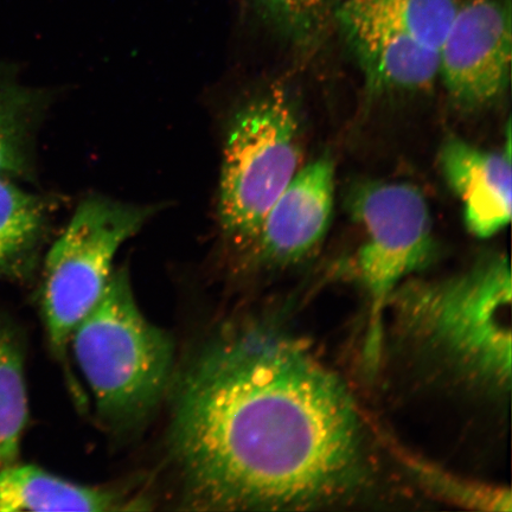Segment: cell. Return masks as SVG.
I'll use <instances>...</instances> for the list:
<instances>
[{"instance_id": "1", "label": "cell", "mask_w": 512, "mask_h": 512, "mask_svg": "<svg viewBox=\"0 0 512 512\" xmlns=\"http://www.w3.org/2000/svg\"><path fill=\"white\" fill-rule=\"evenodd\" d=\"M171 389L169 448L184 509H323L369 479L349 390L273 324L223 326Z\"/></svg>"}, {"instance_id": "2", "label": "cell", "mask_w": 512, "mask_h": 512, "mask_svg": "<svg viewBox=\"0 0 512 512\" xmlns=\"http://www.w3.org/2000/svg\"><path fill=\"white\" fill-rule=\"evenodd\" d=\"M388 307L394 336L419 361L466 388L509 393L511 273L505 256L443 280H405Z\"/></svg>"}, {"instance_id": "3", "label": "cell", "mask_w": 512, "mask_h": 512, "mask_svg": "<svg viewBox=\"0 0 512 512\" xmlns=\"http://www.w3.org/2000/svg\"><path fill=\"white\" fill-rule=\"evenodd\" d=\"M69 344L96 411L113 430L142 424L174 382V341L140 311L125 268L113 272Z\"/></svg>"}, {"instance_id": "4", "label": "cell", "mask_w": 512, "mask_h": 512, "mask_svg": "<svg viewBox=\"0 0 512 512\" xmlns=\"http://www.w3.org/2000/svg\"><path fill=\"white\" fill-rule=\"evenodd\" d=\"M300 133L293 102L281 88L248 101L230 121L219 216L223 232L238 247L249 251L268 211L300 169Z\"/></svg>"}, {"instance_id": "5", "label": "cell", "mask_w": 512, "mask_h": 512, "mask_svg": "<svg viewBox=\"0 0 512 512\" xmlns=\"http://www.w3.org/2000/svg\"><path fill=\"white\" fill-rule=\"evenodd\" d=\"M151 214L150 208L89 197L50 248L44 264L41 310L56 357L63 360L75 326L106 290L119 248Z\"/></svg>"}, {"instance_id": "6", "label": "cell", "mask_w": 512, "mask_h": 512, "mask_svg": "<svg viewBox=\"0 0 512 512\" xmlns=\"http://www.w3.org/2000/svg\"><path fill=\"white\" fill-rule=\"evenodd\" d=\"M351 209L366 233L356 262L369 303L364 357L375 370L382 354L389 299L408 275L430 260L435 248L433 220L425 195L403 182L361 185L351 197Z\"/></svg>"}, {"instance_id": "7", "label": "cell", "mask_w": 512, "mask_h": 512, "mask_svg": "<svg viewBox=\"0 0 512 512\" xmlns=\"http://www.w3.org/2000/svg\"><path fill=\"white\" fill-rule=\"evenodd\" d=\"M439 53V78L464 111L494 105L511 74V0H464Z\"/></svg>"}, {"instance_id": "8", "label": "cell", "mask_w": 512, "mask_h": 512, "mask_svg": "<svg viewBox=\"0 0 512 512\" xmlns=\"http://www.w3.org/2000/svg\"><path fill=\"white\" fill-rule=\"evenodd\" d=\"M335 190L331 157L299 169L268 211L248 252L267 266L294 265L312 255L328 233Z\"/></svg>"}, {"instance_id": "9", "label": "cell", "mask_w": 512, "mask_h": 512, "mask_svg": "<svg viewBox=\"0 0 512 512\" xmlns=\"http://www.w3.org/2000/svg\"><path fill=\"white\" fill-rule=\"evenodd\" d=\"M502 150L451 137L441 146L439 166L445 181L463 204L467 230L489 239L509 226L512 213L511 132Z\"/></svg>"}, {"instance_id": "10", "label": "cell", "mask_w": 512, "mask_h": 512, "mask_svg": "<svg viewBox=\"0 0 512 512\" xmlns=\"http://www.w3.org/2000/svg\"><path fill=\"white\" fill-rule=\"evenodd\" d=\"M336 23L377 91H426L439 78V53L405 31L341 3Z\"/></svg>"}, {"instance_id": "11", "label": "cell", "mask_w": 512, "mask_h": 512, "mask_svg": "<svg viewBox=\"0 0 512 512\" xmlns=\"http://www.w3.org/2000/svg\"><path fill=\"white\" fill-rule=\"evenodd\" d=\"M145 501L124 491L80 485L36 466L12 464L0 469V511L144 510Z\"/></svg>"}, {"instance_id": "12", "label": "cell", "mask_w": 512, "mask_h": 512, "mask_svg": "<svg viewBox=\"0 0 512 512\" xmlns=\"http://www.w3.org/2000/svg\"><path fill=\"white\" fill-rule=\"evenodd\" d=\"M40 197L0 177V279L21 277L31 266L46 224Z\"/></svg>"}, {"instance_id": "13", "label": "cell", "mask_w": 512, "mask_h": 512, "mask_svg": "<svg viewBox=\"0 0 512 512\" xmlns=\"http://www.w3.org/2000/svg\"><path fill=\"white\" fill-rule=\"evenodd\" d=\"M28 419L22 342L8 320L0 316V469L17 462Z\"/></svg>"}, {"instance_id": "14", "label": "cell", "mask_w": 512, "mask_h": 512, "mask_svg": "<svg viewBox=\"0 0 512 512\" xmlns=\"http://www.w3.org/2000/svg\"><path fill=\"white\" fill-rule=\"evenodd\" d=\"M40 106L37 94L0 74V177L29 174L31 137Z\"/></svg>"}, {"instance_id": "15", "label": "cell", "mask_w": 512, "mask_h": 512, "mask_svg": "<svg viewBox=\"0 0 512 512\" xmlns=\"http://www.w3.org/2000/svg\"><path fill=\"white\" fill-rule=\"evenodd\" d=\"M464 0H342V3L405 31L439 50Z\"/></svg>"}, {"instance_id": "16", "label": "cell", "mask_w": 512, "mask_h": 512, "mask_svg": "<svg viewBox=\"0 0 512 512\" xmlns=\"http://www.w3.org/2000/svg\"><path fill=\"white\" fill-rule=\"evenodd\" d=\"M416 482L425 486L427 491L445 499L447 502L462 505L466 509L479 511H511V494L502 486L471 482L460 478L427 460L414 456L407 451L395 448Z\"/></svg>"}, {"instance_id": "17", "label": "cell", "mask_w": 512, "mask_h": 512, "mask_svg": "<svg viewBox=\"0 0 512 512\" xmlns=\"http://www.w3.org/2000/svg\"><path fill=\"white\" fill-rule=\"evenodd\" d=\"M255 14L281 35L311 43L336 23L342 0H248Z\"/></svg>"}]
</instances>
